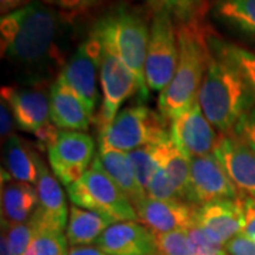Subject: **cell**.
Here are the masks:
<instances>
[{"instance_id": "1", "label": "cell", "mask_w": 255, "mask_h": 255, "mask_svg": "<svg viewBox=\"0 0 255 255\" xmlns=\"http://www.w3.org/2000/svg\"><path fill=\"white\" fill-rule=\"evenodd\" d=\"M73 23V16L34 0L1 16V57L28 87H43L58 77L68 60L65 50Z\"/></svg>"}, {"instance_id": "2", "label": "cell", "mask_w": 255, "mask_h": 255, "mask_svg": "<svg viewBox=\"0 0 255 255\" xmlns=\"http://www.w3.org/2000/svg\"><path fill=\"white\" fill-rule=\"evenodd\" d=\"M179 61L172 82L159 94L157 107L164 119L173 121L197 101L211 57L209 28L201 20L177 24Z\"/></svg>"}, {"instance_id": "3", "label": "cell", "mask_w": 255, "mask_h": 255, "mask_svg": "<svg viewBox=\"0 0 255 255\" xmlns=\"http://www.w3.org/2000/svg\"><path fill=\"white\" fill-rule=\"evenodd\" d=\"M197 101L210 124L226 135L254 107L255 94L236 65L211 50Z\"/></svg>"}, {"instance_id": "4", "label": "cell", "mask_w": 255, "mask_h": 255, "mask_svg": "<svg viewBox=\"0 0 255 255\" xmlns=\"http://www.w3.org/2000/svg\"><path fill=\"white\" fill-rule=\"evenodd\" d=\"M149 28L145 13L128 4H117L102 14L91 28V33L100 40L104 50L118 57L135 74L139 81L142 98L149 97L145 78V61Z\"/></svg>"}, {"instance_id": "5", "label": "cell", "mask_w": 255, "mask_h": 255, "mask_svg": "<svg viewBox=\"0 0 255 255\" xmlns=\"http://www.w3.org/2000/svg\"><path fill=\"white\" fill-rule=\"evenodd\" d=\"M73 204L98 213L114 224L121 221H137L133 203L112 182L101 166L98 157L81 179L65 187Z\"/></svg>"}, {"instance_id": "6", "label": "cell", "mask_w": 255, "mask_h": 255, "mask_svg": "<svg viewBox=\"0 0 255 255\" xmlns=\"http://www.w3.org/2000/svg\"><path fill=\"white\" fill-rule=\"evenodd\" d=\"M100 150L132 152L137 147L159 143L169 132L164 118L147 105H129L119 111L108 127L98 130Z\"/></svg>"}, {"instance_id": "7", "label": "cell", "mask_w": 255, "mask_h": 255, "mask_svg": "<svg viewBox=\"0 0 255 255\" xmlns=\"http://www.w3.org/2000/svg\"><path fill=\"white\" fill-rule=\"evenodd\" d=\"M179 61L177 23L167 11H152L146 51L145 78L149 91L160 92L172 82Z\"/></svg>"}, {"instance_id": "8", "label": "cell", "mask_w": 255, "mask_h": 255, "mask_svg": "<svg viewBox=\"0 0 255 255\" xmlns=\"http://www.w3.org/2000/svg\"><path fill=\"white\" fill-rule=\"evenodd\" d=\"M0 95L10 105L20 130L36 136L43 149L53 143L60 129L51 122L50 92L43 87L4 85Z\"/></svg>"}, {"instance_id": "9", "label": "cell", "mask_w": 255, "mask_h": 255, "mask_svg": "<svg viewBox=\"0 0 255 255\" xmlns=\"http://www.w3.org/2000/svg\"><path fill=\"white\" fill-rule=\"evenodd\" d=\"M101 58H102V46L100 40L92 34L82 40L75 48L73 54L67 60L58 80L70 87L85 104L94 119L98 112V82H100Z\"/></svg>"}, {"instance_id": "10", "label": "cell", "mask_w": 255, "mask_h": 255, "mask_svg": "<svg viewBox=\"0 0 255 255\" xmlns=\"http://www.w3.org/2000/svg\"><path fill=\"white\" fill-rule=\"evenodd\" d=\"M95 155V140L91 135L77 130H58L47 147L48 163L58 182L65 187L81 179L91 167Z\"/></svg>"}, {"instance_id": "11", "label": "cell", "mask_w": 255, "mask_h": 255, "mask_svg": "<svg viewBox=\"0 0 255 255\" xmlns=\"http://www.w3.org/2000/svg\"><path fill=\"white\" fill-rule=\"evenodd\" d=\"M100 84L102 101L95 122L98 130L108 127L122 110V105L135 94H142L139 81L118 57L102 48Z\"/></svg>"}, {"instance_id": "12", "label": "cell", "mask_w": 255, "mask_h": 255, "mask_svg": "<svg viewBox=\"0 0 255 255\" xmlns=\"http://www.w3.org/2000/svg\"><path fill=\"white\" fill-rule=\"evenodd\" d=\"M169 135L176 147L189 160L213 153L220 136L204 115L199 101L179 118L170 121Z\"/></svg>"}, {"instance_id": "13", "label": "cell", "mask_w": 255, "mask_h": 255, "mask_svg": "<svg viewBox=\"0 0 255 255\" xmlns=\"http://www.w3.org/2000/svg\"><path fill=\"white\" fill-rule=\"evenodd\" d=\"M244 220V197L210 201L196 209V226L201 228L210 240L223 247L243 233Z\"/></svg>"}, {"instance_id": "14", "label": "cell", "mask_w": 255, "mask_h": 255, "mask_svg": "<svg viewBox=\"0 0 255 255\" xmlns=\"http://www.w3.org/2000/svg\"><path fill=\"white\" fill-rule=\"evenodd\" d=\"M213 153L241 197L255 199V150L233 132L220 135Z\"/></svg>"}, {"instance_id": "15", "label": "cell", "mask_w": 255, "mask_h": 255, "mask_svg": "<svg viewBox=\"0 0 255 255\" xmlns=\"http://www.w3.org/2000/svg\"><path fill=\"white\" fill-rule=\"evenodd\" d=\"M38 203L28 223L38 231H58L65 233L68 224L70 209L67 206L65 194L58 179L50 172L47 164L41 163L40 177L36 184Z\"/></svg>"}, {"instance_id": "16", "label": "cell", "mask_w": 255, "mask_h": 255, "mask_svg": "<svg viewBox=\"0 0 255 255\" xmlns=\"http://www.w3.org/2000/svg\"><path fill=\"white\" fill-rule=\"evenodd\" d=\"M190 180L196 206L241 197L214 153L190 159Z\"/></svg>"}, {"instance_id": "17", "label": "cell", "mask_w": 255, "mask_h": 255, "mask_svg": "<svg viewBox=\"0 0 255 255\" xmlns=\"http://www.w3.org/2000/svg\"><path fill=\"white\" fill-rule=\"evenodd\" d=\"M137 221L150 228L155 234L177 230H190L196 226V204L183 200H156L143 197L136 201Z\"/></svg>"}, {"instance_id": "18", "label": "cell", "mask_w": 255, "mask_h": 255, "mask_svg": "<svg viewBox=\"0 0 255 255\" xmlns=\"http://www.w3.org/2000/svg\"><path fill=\"white\" fill-rule=\"evenodd\" d=\"M95 247L110 255H160L156 234L139 221L112 224Z\"/></svg>"}, {"instance_id": "19", "label": "cell", "mask_w": 255, "mask_h": 255, "mask_svg": "<svg viewBox=\"0 0 255 255\" xmlns=\"http://www.w3.org/2000/svg\"><path fill=\"white\" fill-rule=\"evenodd\" d=\"M48 92L51 122L57 129L85 132L95 122L84 101L61 80L55 78Z\"/></svg>"}, {"instance_id": "20", "label": "cell", "mask_w": 255, "mask_h": 255, "mask_svg": "<svg viewBox=\"0 0 255 255\" xmlns=\"http://www.w3.org/2000/svg\"><path fill=\"white\" fill-rule=\"evenodd\" d=\"M3 163L6 169H1V180H17L36 186L43 159L31 143L13 135L6 140Z\"/></svg>"}, {"instance_id": "21", "label": "cell", "mask_w": 255, "mask_h": 255, "mask_svg": "<svg viewBox=\"0 0 255 255\" xmlns=\"http://www.w3.org/2000/svg\"><path fill=\"white\" fill-rule=\"evenodd\" d=\"M36 186L17 180H1V221L27 223L37 209Z\"/></svg>"}, {"instance_id": "22", "label": "cell", "mask_w": 255, "mask_h": 255, "mask_svg": "<svg viewBox=\"0 0 255 255\" xmlns=\"http://www.w3.org/2000/svg\"><path fill=\"white\" fill-rule=\"evenodd\" d=\"M112 224L114 223L111 220L102 217L98 213L73 204L70 207L65 237L68 240L70 247L95 246L101 236Z\"/></svg>"}, {"instance_id": "23", "label": "cell", "mask_w": 255, "mask_h": 255, "mask_svg": "<svg viewBox=\"0 0 255 255\" xmlns=\"http://www.w3.org/2000/svg\"><path fill=\"white\" fill-rule=\"evenodd\" d=\"M213 17L255 43V0H213Z\"/></svg>"}, {"instance_id": "24", "label": "cell", "mask_w": 255, "mask_h": 255, "mask_svg": "<svg viewBox=\"0 0 255 255\" xmlns=\"http://www.w3.org/2000/svg\"><path fill=\"white\" fill-rule=\"evenodd\" d=\"M159 164L170 177L183 200L194 204L190 180V160L176 147L170 135L159 143Z\"/></svg>"}, {"instance_id": "25", "label": "cell", "mask_w": 255, "mask_h": 255, "mask_svg": "<svg viewBox=\"0 0 255 255\" xmlns=\"http://www.w3.org/2000/svg\"><path fill=\"white\" fill-rule=\"evenodd\" d=\"M98 160L104 170L112 179V182L127 194L130 201H136L146 197L145 191L139 187L132 166L129 163L127 152L119 150H98Z\"/></svg>"}, {"instance_id": "26", "label": "cell", "mask_w": 255, "mask_h": 255, "mask_svg": "<svg viewBox=\"0 0 255 255\" xmlns=\"http://www.w3.org/2000/svg\"><path fill=\"white\" fill-rule=\"evenodd\" d=\"M209 43L211 50L216 54L224 57L230 63L236 65V68L241 73L247 84L255 94V51L243 46H238L236 43L227 41L210 30Z\"/></svg>"}, {"instance_id": "27", "label": "cell", "mask_w": 255, "mask_h": 255, "mask_svg": "<svg viewBox=\"0 0 255 255\" xmlns=\"http://www.w3.org/2000/svg\"><path fill=\"white\" fill-rule=\"evenodd\" d=\"M150 11H167L177 24L201 20L206 10H209V0H140Z\"/></svg>"}, {"instance_id": "28", "label": "cell", "mask_w": 255, "mask_h": 255, "mask_svg": "<svg viewBox=\"0 0 255 255\" xmlns=\"http://www.w3.org/2000/svg\"><path fill=\"white\" fill-rule=\"evenodd\" d=\"M160 143V142H159ZM159 143L142 146L132 152H128V159L132 166L139 187L145 191L149 186L152 176L160 167L159 164Z\"/></svg>"}, {"instance_id": "29", "label": "cell", "mask_w": 255, "mask_h": 255, "mask_svg": "<svg viewBox=\"0 0 255 255\" xmlns=\"http://www.w3.org/2000/svg\"><path fill=\"white\" fill-rule=\"evenodd\" d=\"M70 248L65 233L38 231L23 255H68Z\"/></svg>"}, {"instance_id": "30", "label": "cell", "mask_w": 255, "mask_h": 255, "mask_svg": "<svg viewBox=\"0 0 255 255\" xmlns=\"http://www.w3.org/2000/svg\"><path fill=\"white\" fill-rule=\"evenodd\" d=\"M37 230L30 223L10 224L1 221V236L6 238L11 255H23L36 237Z\"/></svg>"}, {"instance_id": "31", "label": "cell", "mask_w": 255, "mask_h": 255, "mask_svg": "<svg viewBox=\"0 0 255 255\" xmlns=\"http://www.w3.org/2000/svg\"><path fill=\"white\" fill-rule=\"evenodd\" d=\"M160 255H193L189 230H177L163 234H156Z\"/></svg>"}, {"instance_id": "32", "label": "cell", "mask_w": 255, "mask_h": 255, "mask_svg": "<svg viewBox=\"0 0 255 255\" xmlns=\"http://www.w3.org/2000/svg\"><path fill=\"white\" fill-rule=\"evenodd\" d=\"M146 196L156 200H183L173 182L162 167H159L152 176L149 186L146 189Z\"/></svg>"}, {"instance_id": "33", "label": "cell", "mask_w": 255, "mask_h": 255, "mask_svg": "<svg viewBox=\"0 0 255 255\" xmlns=\"http://www.w3.org/2000/svg\"><path fill=\"white\" fill-rule=\"evenodd\" d=\"M189 234L193 244V255H228L226 247L210 240L206 233L197 226L191 227L189 230Z\"/></svg>"}, {"instance_id": "34", "label": "cell", "mask_w": 255, "mask_h": 255, "mask_svg": "<svg viewBox=\"0 0 255 255\" xmlns=\"http://www.w3.org/2000/svg\"><path fill=\"white\" fill-rule=\"evenodd\" d=\"M43 1L48 6L61 10L74 17L75 14H80V13L97 7L105 0H43Z\"/></svg>"}, {"instance_id": "35", "label": "cell", "mask_w": 255, "mask_h": 255, "mask_svg": "<svg viewBox=\"0 0 255 255\" xmlns=\"http://www.w3.org/2000/svg\"><path fill=\"white\" fill-rule=\"evenodd\" d=\"M233 133L255 150V105L241 117L233 129Z\"/></svg>"}, {"instance_id": "36", "label": "cell", "mask_w": 255, "mask_h": 255, "mask_svg": "<svg viewBox=\"0 0 255 255\" xmlns=\"http://www.w3.org/2000/svg\"><path fill=\"white\" fill-rule=\"evenodd\" d=\"M16 119L11 112L10 105L4 100L0 102V133L3 139H9L10 136L16 135Z\"/></svg>"}, {"instance_id": "37", "label": "cell", "mask_w": 255, "mask_h": 255, "mask_svg": "<svg viewBox=\"0 0 255 255\" xmlns=\"http://www.w3.org/2000/svg\"><path fill=\"white\" fill-rule=\"evenodd\" d=\"M228 255H255V243L246 234H238L226 244Z\"/></svg>"}, {"instance_id": "38", "label": "cell", "mask_w": 255, "mask_h": 255, "mask_svg": "<svg viewBox=\"0 0 255 255\" xmlns=\"http://www.w3.org/2000/svg\"><path fill=\"white\" fill-rule=\"evenodd\" d=\"M244 206H246V220H244L243 234H246L247 237L255 243V199L244 197Z\"/></svg>"}, {"instance_id": "39", "label": "cell", "mask_w": 255, "mask_h": 255, "mask_svg": "<svg viewBox=\"0 0 255 255\" xmlns=\"http://www.w3.org/2000/svg\"><path fill=\"white\" fill-rule=\"evenodd\" d=\"M31 1H34V0H0V13H1V16H6L14 10L27 6Z\"/></svg>"}, {"instance_id": "40", "label": "cell", "mask_w": 255, "mask_h": 255, "mask_svg": "<svg viewBox=\"0 0 255 255\" xmlns=\"http://www.w3.org/2000/svg\"><path fill=\"white\" fill-rule=\"evenodd\" d=\"M68 255H110L105 251L100 250L98 247L88 246V247H71Z\"/></svg>"}, {"instance_id": "41", "label": "cell", "mask_w": 255, "mask_h": 255, "mask_svg": "<svg viewBox=\"0 0 255 255\" xmlns=\"http://www.w3.org/2000/svg\"><path fill=\"white\" fill-rule=\"evenodd\" d=\"M0 255H11L9 247H7V241L3 236L0 238Z\"/></svg>"}]
</instances>
